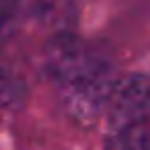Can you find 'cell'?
I'll list each match as a JSON object with an SVG mask.
<instances>
[{
  "label": "cell",
  "mask_w": 150,
  "mask_h": 150,
  "mask_svg": "<svg viewBox=\"0 0 150 150\" xmlns=\"http://www.w3.org/2000/svg\"><path fill=\"white\" fill-rule=\"evenodd\" d=\"M45 68L66 115L80 127L96 124L117 82L112 59L73 33H56L47 42Z\"/></svg>",
  "instance_id": "obj_1"
},
{
  "label": "cell",
  "mask_w": 150,
  "mask_h": 150,
  "mask_svg": "<svg viewBox=\"0 0 150 150\" xmlns=\"http://www.w3.org/2000/svg\"><path fill=\"white\" fill-rule=\"evenodd\" d=\"M108 129L148 124L150 120V80L145 75H127L115 82L108 101Z\"/></svg>",
  "instance_id": "obj_2"
},
{
  "label": "cell",
  "mask_w": 150,
  "mask_h": 150,
  "mask_svg": "<svg viewBox=\"0 0 150 150\" xmlns=\"http://www.w3.org/2000/svg\"><path fill=\"white\" fill-rule=\"evenodd\" d=\"M28 101V84L26 80L5 61L0 59V110H19Z\"/></svg>",
  "instance_id": "obj_3"
},
{
  "label": "cell",
  "mask_w": 150,
  "mask_h": 150,
  "mask_svg": "<svg viewBox=\"0 0 150 150\" xmlns=\"http://www.w3.org/2000/svg\"><path fill=\"white\" fill-rule=\"evenodd\" d=\"M105 150H150L148 124H129L108 129Z\"/></svg>",
  "instance_id": "obj_4"
},
{
  "label": "cell",
  "mask_w": 150,
  "mask_h": 150,
  "mask_svg": "<svg viewBox=\"0 0 150 150\" xmlns=\"http://www.w3.org/2000/svg\"><path fill=\"white\" fill-rule=\"evenodd\" d=\"M26 0H0V35L12 30Z\"/></svg>",
  "instance_id": "obj_5"
}]
</instances>
